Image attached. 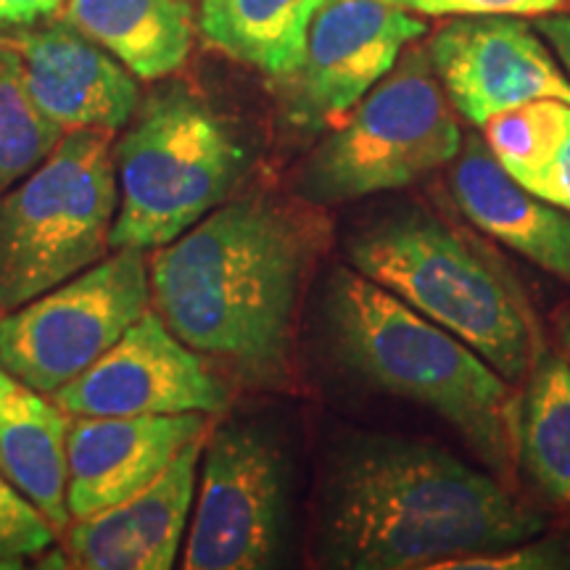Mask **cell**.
Returning a JSON list of instances; mask_svg holds the SVG:
<instances>
[{
	"label": "cell",
	"mask_w": 570,
	"mask_h": 570,
	"mask_svg": "<svg viewBox=\"0 0 570 570\" xmlns=\"http://www.w3.org/2000/svg\"><path fill=\"white\" fill-rule=\"evenodd\" d=\"M63 410L0 365V470L56 529L69 525Z\"/></svg>",
	"instance_id": "e0dca14e"
},
{
	"label": "cell",
	"mask_w": 570,
	"mask_h": 570,
	"mask_svg": "<svg viewBox=\"0 0 570 570\" xmlns=\"http://www.w3.org/2000/svg\"><path fill=\"white\" fill-rule=\"evenodd\" d=\"M452 196L462 214L491 238L512 252L570 281V214L525 190L491 156L479 138L454 156L449 177Z\"/></svg>",
	"instance_id": "2e32d148"
},
{
	"label": "cell",
	"mask_w": 570,
	"mask_h": 570,
	"mask_svg": "<svg viewBox=\"0 0 570 570\" xmlns=\"http://www.w3.org/2000/svg\"><path fill=\"white\" fill-rule=\"evenodd\" d=\"M483 142L525 190L570 214V104L544 98L497 114Z\"/></svg>",
	"instance_id": "ffe728a7"
},
{
	"label": "cell",
	"mask_w": 570,
	"mask_h": 570,
	"mask_svg": "<svg viewBox=\"0 0 570 570\" xmlns=\"http://www.w3.org/2000/svg\"><path fill=\"white\" fill-rule=\"evenodd\" d=\"M51 396L75 417L206 415L227 404L223 383L156 309L142 312L109 352Z\"/></svg>",
	"instance_id": "30bf717a"
},
{
	"label": "cell",
	"mask_w": 570,
	"mask_h": 570,
	"mask_svg": "<svg viewBox=\"0 0 570 570\" xmlns=\"http://www.w3.org/2000/svg\"><path fill=\"white\" fill-rule=\"evenodd\" d=\"M63 130L35 106L19 56L0 46V194L46 161Z\"/></svg>",
	"instance_id": "7402d4cb"
},
{
	"label": "cell",
	"mask_w": 570,
	"mask_h": 570,
	"mask_svg": "<svg viewBox=\"0 0 570 570\" xmlns=\"http://www.w3.org/2000/svg\"><path fill=\"white\" fill-rule=\"evenodd\" d=\"M570 568V550L558 539H529L502 550L465 554L433 570H558Z\"/></svg>",
	"instance_id": "cb8c5ba5"
},
{
	"label": "cell",
	"mask_w": 570,
	"mask_h": 570,
	"mask_svg": "<svg viewBox=\"0 0 570 570\" xmlns=\"http://www.w3.org/2000/svg\"><path fill=\"white\" fill-rule=\"evenodd\" d=\"M354 269L454 333L504 381L529 373L539 336L523 296L460 230L402 209L348 238Z\"/></svg>",
	"instance_id": "277c9868"
},
{
	"label": "cell",
	"mask_w": 570,
	"mask_h": 570,
	"mask_svg": "<svg viewBox=\"0 0 570 570\" xmlns=\"http://www.w3.org/2000/svg\"><path fill=\"white\" fill-rule=\"evenodd\" d=\"M63 0H0V30L51 19Z\"/></svg>",
	"instance_id": "484cf974"
},
{
	"label": "cell",
	"mask_w": 570,
	"mask_h": 570,
	"mask_svg": "<svg viewBox=\"0 0 570 570\" xmlns=\"http://www.w3.org/2000/svg\"><path fill=\"white\" fill-rule=\"evenodd\" d=\"M59 529L0 470V562L46 552Z\"/></svg>",
	"instance_id": "603a6c76"
},
{
	"label": "cell",
	"mask_w": 570,
	"mask_h": 570,
	"mask_svg": "<svg viewBox=\"0 0 570 570\" xmlns=\"http://www.w3.org/2000/svg\"><path fill=\"white\" fill-rule=\"evenodd\" d=\"M425 30L423 19L389 0H325L312 19L304 61L294 75V122H336L396 67L399 56Z\"/></svg>",
	"instance_id": "8fae6325"
},
{
	"label": "cell",
	"mask_w": 570,
	"mask_h": 570,
	"mask_svg": "<svg viewBox=\"0 0 570 570\" xmlns=\"http://www.w3.org/2000/svg\"><path fill=\"white\" fill-rule=\"evenodd\" d=\"M325 0H202L198 30L230 59L277 80L304 61L306 35Z\"/></svg>",
	"instance_id": "d6986e66"
},
{
	"label": "cell",
	"mask_w": 570,
	"mask_h": 570,
	"mask_svg": "<svg viewBox=\"0 0 570 570\" xmlns=\"http://www.w3.org/2000/svg\"><path fill=\"white\" fill-rule=\"evenodd\" d=\"M562 6L566 0H407V9L428 17H539Z\"/></svg>",
	"instance_id": "d4e9b609"
},
{
	"label": "cell",
	"mask_w": 570,
	"mask_h": 570,
	"mask_svg": "<svg viewBox=\"0 0 570 570\" xmlns=\"http://www.w3.org/2000/svg\"><path fill=\"white\" fill-rule=\"evenodd\" d=\"M449 104L470 125L531 101L570 104V80L533 27L512 17H460L428 46Z\"/></svg>",
	"instance_id": "7c38bea8"
},
{
	"label": "cell",
	"mask_w": 570,
	"mask_h": 570,
	"mask_svg": "<svg viewBox=\"0 0 570 570\" xmlns=\"http://www.w3.org/2000/svg\"><path fill=\"white\" fill-rule=\"evenodd\" d=\"M204 433V412L77 417L67 436L69 515L90 518L132 497Z\"/></svg>",
	"instance_id": "5bb4252c"
},
{
	"label": "cell",
	"mask_w": 570,
	"mask_h": 570,
	"mask_svg": "<svg viewBox=\"0 0 570 570\" xmlns=\"http://www.w3.org/2000/svg\"><path fill=\"white\" fill-rule=\"evenodd\" d=\"M0 46L19 56L35 106L63 132H111L130 125L140 104L138 82L67 19L3 27Z\"/></svg>",
	"instance_id": "4fadbf2b"
},
{
	"label": "cell",
	"mask_w": 570,
	"mask_h": 570,
	"mask_svg": "<svg viewBox=\"0 0 570 570\" xmlns=\"http://www.w3.org/2000/svg\"><path fill=\"white\" fill-rule=\"evenodd\" d=\"M119 206L106 130H69L0 194V317L101 262Z\"/></svg>",
	"instance_id": "8992f818"
},
{
	"label": "cell",
	"mask_w": 570,
	"mask_h": 570,
	"mask_svg": "<svg viewBox=\"0 0 570 570\" xmlns=\"http://www.w3.org/2000/svg\"><path fill=\"white\" fill-rule=\"evenodd\" d=\"M537 32L552 46V51L558 53V59L562 63V71L568 75L570 80V13H558V17H544L539 19Z\"/></svg>",
	"instance_id": "4316f807"
},
{
	"label": "cell",
	"mask_w": 570,
	"mask_h": 570,
	"mask_svg": "<svg viewBox=\"0 0 570 570\" xmlns=\"http://www.w3.org/2000/svg\"><path fill=\"white\" fill-rule=\"evenodd\" d=\"M119 206L111 248H161L217 209L248 167L246 148L185 85L138 104L114 148Z\"/></svg>",
	"instance_id": "5b68a950"
},
{
	"label": "cell",
	"mask_w": 570,
	"mask_h": 570,
	"mask_svg": "<svg viewBox=\"0 0 570 570\" xmlns=\"http://www.w3.org/2000/svg\"><path fill=\"white\" fill-rule=\"evenodd\" d=\"M558 336H560L562 348H566V356L570 360V304L560 312L558 317Z\"/></svg>",
	"instance_id": "83f0119b"
},
{
	"label": "cell",
	"mask_w": 570,
	"mask_h": 570,
	"mask_svg": "<svg viewBox=\"0 0 570 570\" xmlns=\"http://www.w3.org/2000/svg\"><path fill=\"white\" fill-rule=\"evenodd\" d=\"M317 246L315 223L294 206L240 198L156 252L151 302L194 352L230 362L252 383H277Z\"/></svg>",
	"instance_id": "7a4b0ae2"
},
{
	"label": "cell",
	"mask_w": 570,
	"mask_h": 570,
	"mask_svg": "<svg viewBox=\"0 0 570 570\" xmlns=\"http://www.w3.org/2000/svg\"><path fill=\"white\" fill-rule=\"evenodd\" d=\"M63 19L140 80L173 75L194 42L188 0H63Z\"/></svg>",
	"instance_id": "ac0fdd59"
},
{
	"label": "cell",
	"mask_w": 570,
	"mask_h": 570,
	"mask_svg": "<svg viewBox=\"0 0 570 570\" xmlns=\"http://www.w3.org/2000/svg\"><path fill=\"white\" fill-rule=\"evenodd\" d=\"M462 148L431 56L410 48L354 106L352 117L317 146L298 190L312 204H346L423 180Z\"/></svg>",
	"instance_id": "52a82bcc"
},
{
	"label": "cell",
	"mask_w": 570,
	"mask_h": 570,
	"mask_svg": "<svg viewBox=\"0 0 570 570\" xmlns=\"http://www.w3.org/2000/svg\"><path fill=\"white\" fill-rule=\"evenodd\" d=\"M518 462L552 504L570 508V360L541 341L520 407Z\"/></svg>",
	"instance_id": "44dd1931"
},
{
	"label": "cell",
	"mask_w": 570,
	"mask_h": 570,
	"mask_svg": "<svg viewBox=\"0 0 570 570\" xmlns=\"http://www.w3.org/2000/svg\"><path fill=\"white\" fill-rule=\"evenodd\" d=\"M288 525V468L252 423L214 431L185 544V570H259L281 558Z\"/></svg>",
	"instance_id": "9c48e42d"
},
{
	"label": "cell",
	"mask_w": 570,
	"mask_h": 570,
	"mask_svg": "<svg viewBox=\"0 0 570 570\" xmlns=\"http://www.w3.org/2000/svg\"><path fill=\"white\" fill-rule=\"evenodd\" d=\"M389 3H396V6H404V9H407V0H389Z\"/></svg>",
	"instance_id": "f1b7e54d"
},
{
	"label": "cell",
	"mask_w": 570,
	"mask_h": 570,
	"mask_svg": "<svg viewBox=\"0 0 570 570\" xmlns=\"http://www.w3.org/2000/svg\"><path fill=\"white\" fill-rule=\"evenodd\" d=\"M325 323L338 360L367 386L439 415L497 479L515 473L520 399L465 341L354 267L333 269Z\"/></svg>",
	"instance_id": "3957f363"
},
{
	"label": "cell",
	"mask_w": 570,
	"mask_h": 570,
	"mask_svg": "<svg viewBox=\"0 0 570 570\" xmlns=\"http://www.w3.org/2000/svg\"><path fill=\"white\" fill-rule=\"evenodd\" d=\"M544 531L502 481L423 441L354 433L320 489V554L348 570H433Z\"/></svg>",
	"instance_id": "6da1fadb"
},
{
	"label": "cell",
	"mask_w": 570,
	"mask_h": 570,
	"mask_svg": "<svg viewBox=\"0 0 570 570\" xmlns=\"http://www.w3.org/2000/svg\"><path fill=\"white\" fill-rule=\"evenodd\" d=\"M148 304L146 252L117 248L0 317V365L40 394H53L109 352Z\"/></svg>",
	"instance_id": "ba28073f"
},
{
	"label": "cell",
	"mask_w": 570,
	"mask_h": 570,
	"mask_svg": "<svg viewBox=\"0 0 570 570\" xmlns=\"http://www.w3.org/2000/svg\"><path fill=\"white\" fill-rule=\"evenodd\" d=\"M204 436L190 441L156 479L90 518H77L67 552L82 570H167L188 525Z\"/></svg>",
	"instance_id": "9a60e30c"
}]
</instances>
